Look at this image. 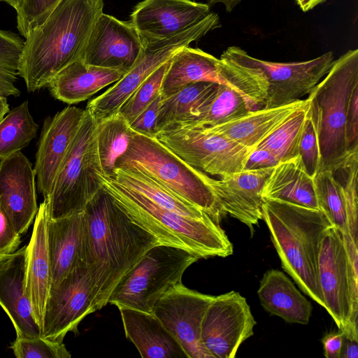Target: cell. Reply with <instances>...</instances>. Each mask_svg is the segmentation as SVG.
<instances>
[{
    "instance_id": "cell-25",
    "label": "cell",
    "mask_w": 358,
    "mask_h": 358,
    "mask_svg": "<svg viewBox=\"0 0 358 358\" xmlns=\"http://www.w3.org/2000/svg\"><path fill=\"white\" fill-rule=\"evenodd\" d=\"M124 333L143 358H188L176 338L152 313L118 307Z\"/></svg>"
},
{
    "instance_id": "cell-13",
    "label": "cell",
    "mask_w": 358,
    "mask_h": 358,
    "mask_svg": "<svg viewBox=\"0 0 358 358\" xmlns=\"http://www.w3.org/2000/svg\"><path fill=\"white\" fill-rule=\"evenodd\" d=\"M96 299L95 283L87 265L70 271L50 287L41 336L63 342L69 332L76 334L80 322L98 310Z\"/></svg>"
},
{
    "instance_id": "cell-5",
    "label": "cell",
    "mask_w": 358,
    "mask_h": 358,
    "mask_svg": "<svg viewBox=\"0 0 358 358\" xmlns=\"http://www.w3.org/2000/svg\"><path fill=\"white\" fill-rule=\"evenodd\" d=\"M137 170L194 205L220 224L226 215L209 175L192 167L155 137L135 133L115 169Z\"/></svg>"
},
{
    "instance_id": "cell-34",
    "label": "cell",
    "mask_w": 358,
    "mask_h": 358,
    "mask_svg": "<svg viewBox=\"0 0 358 358\" xmlns=\"http://www.w3.org/2000/svg\"><path fill=\"white\" fill-rule=\"evenodd\" d=\"M250 110H252L250 106L240 92L234 87L219 84L213 100L199 117L188 123L169 126L214 127L242 116Z\"/></svg>"
},
{
    "instance_id": "cell-31",
    "label": "cell",
    "mask_w": 358,
    "mask_h": 358,
    "mask_svg": "<svg viewBox=\"0 0 358 358\" xmlns=\"http://www.w3.org/2000/svg\"><path fill=\"white\" fill-rule=\"evenodd\" d=\"M111 178L120 185L142 194L157 206L180 215L194 219L209 217L194 205L137 170L117 168Z\"/></svg>"
},
{
    "instance_id": "cell-8",
    "label": "cell",
    "mask_w": 358,
    "mask_h": 358,
    "mask_svg": "<svg viewBox=\"0 0 358 358\" xmlns=\"http://www.w3.org/2000/svg\"><path fill=\"white\" fill-rule=\"evenodd\" d=\"M97 122L85 109L80 127L55 178L48 201L49 217L59 219L84 212L102 188L96 143Z\"/></svg>"
},
{
    "instance_id": "cell-12",
    "label": "cell",
    "mask_w": 358,
    "mask_h": 358,
    "mask_svg": "<svg viewBox=\"0 0 358 358\" xmlns=\"http://www.w3.org/2000/svg\"><path fill=\"white\" fill-rule=\"evenodd\" d=\"M318 279L324 308L338 329L358 331V277L351 269L343 236L334 227L321 240Z\"/></svg>"
},
{
    "instance_id": "cell-27",
    "label": "cell",
    "mask_w": 358,
    "mask_h": 358,
    "mask_svg": "<svg viewBox=\"0 0 358 358\" xmlns=\"http://www.w3.org/2000/svg\"><path fill=\"white\" fill-rule=\"evenodd\" d=\"M257 295L261 305L270 314L289 323L308 324L313 305L283 272L277 269L266 271Z\"/></svg>"
},
{
    "instance_id": "cell-22",
    "label": "cell",
    "mask_w": 358,
    "mask_h": 358,
    "mask_svg": "<svg viewBox=\"0 0 358 358\" xmlns=\"http://www.w3.org/2000/svg\"><path fill=\"white\" fill-rule=\"evenodd\" d=\"M52 285L70 271L87 264V224L84 212L48 222Z\"/></svg>"
},
{
    "instance_id": "cell-40",
    "label": "cell",
    "mask_w": 358,
    "mask_h": 358,
    "mask_svg": "<svg viewBox=\"0 0 358 358\" xmlns=\"http://www.w3.org/2000/svg\"><path fill=\"white\" fill-rule=\"evenodd\" d=\"M62 0H21L17 11V27L26 38L41 24Z\"/></svg>"
},
{
    "instance_id": "cell-48",
    "label": "cell",
    "mask_w": 358,
    "mask_h": 358,
    "mask_svg": "<svg viewBox=\"0 0 358 358\" xmlns=\"http://www.w3.org/2000/svg\"><path fill=\"white\" fill-rule=\"evenodd\" d=\"M327 0H295L297 5L303 12H307Z\"/></svg>"
},
{
    "instance_id": "cell-30",
    "label": "cell",
    "mask_w": 358,
    "mask_h": 358,
    "mask_svg": "<svg viewBox=\"0 0 358 358\" xmlns=\"http://www.w3.org/2000/svg\"><path fill=\"white\" fill-rule=\"evenodd\" d=\"M218 85L215 83L198 82L161 96L157 132L166 126L188 123L199 117L213 100Z\"/></svg>"
},
{
    "instance_id": "cell-14",
    "label": "cell",
    "mask_w": 358,
    "mask_h": 358,
    "mask_svg": "<svg viewBox=\"0 0 358 358\" xmlns=\"http://www.w3.org/2000/svg\"><path fill=\"white\" fill-rule=\"evenodd\" d=\"M246 299L230 291L214 296L201 326V340L213 358H234L256 325Z\"/></svg>"
},
{
    "instance_id": "cell-3",
    "label": "cell",
    "mask_w": 358,
    "mask_h": 358,
    "mask_svg": "<svg viewBox=\"0 0 358 358\" xmlns=\"http://www.w3.org/2000/svg\"><path fill=\"white\" fill-rule=\"evenodd\" d=\"M262 220L284 271L299 289L324 308L318 279V259L322 238L334 227L320 209L287 202L266 200Z\"/></svg>"
},
{
    "instance_id": "cell-38",
    "label": "cell",
    "mask_w": 358,
    "mask_h": 358,
    "mask_svg": "<svg viewBox=\"0 0 358 358\" xmlns=\"http://www.w3.org/2000/svg\"><path fill=\"white\" fill-rule=\"evenodd\" d=\"M171 59L155 70L120 108L118 113L129 124L131 123L160 94L162 81Z\"/></svg>"
},
{
    "instance_id": "cell-41",
    "label": "cell",
    "mask_w": 358,
    "mask_h": 358,
    "mask_svg": "<svg viewBox=\"0 0 358 358\" xmlns=\"http://www.w3.org/2000/svg\"><path fill=\"white\" fill-rule=\"evenodd\" d=\"M299 158L304 171L314 178L320 168L318 141L309 111L299 145Z\"/></svg>"
},
{
    "instance_id": "cell-45",
    "label": "cell",
    "mask_w": 358,
    "mask_h": 358,
    "mask_svg": "<svg viewBox=\"0 0 358 358\" xmlns=\"http://www.w3.org/2000/svg\"><path fill=\"white\" fill-rule=\"evenodd\" d=\"M280 163L278 158L268 149L256 147L249 154L243 170L273 168Z\"/></svg>"
},
{
    "instance_id": "cell-9",
    "label": "cell",
    "mask_w": 358,
    "mask_h": 358,
    "mask_svg": "<svg viewBox=\"0 0 358 358\" xmlns=\"http://www.w3.org/2000/svg\"><path fill=\"white\" fill-rule=\"evenodd\" d=\"M199 259L182 248L155 245L117 284L108 303L152 313L156 301L181 282L185 270Z\"/></svg>"
},
{
    "instance_id": "cell-1",
    "label": "cell",
    "mask_w": 358,
    "mask_h": 358,
    "mask_svg": "<svg viewBox=\"0 0 358 358\" xmlns=\"http://www.w3.org/2000/svg\"><path fill=\"white\" fill-rule=\"evenodd\" d=\"M87 224V265L94 278L96 306L108 303L120 280L152 247L160 244L135 223L102 187L84 210Z\"/></svg>"
},
{
    "instance_id": "cell-15",
    "label": "cell",
    "mask_w": 358,
    "mask_h": 358,
    "mask_svg": "<svg viewBox=\"0 0 358 358\" xmlns=\"http://www.w3.org/2000/svg\"><path fill=\"white\" fill-rule=\"evenodd\" d=\"M214 296L185 287L182 281L155 303L152 313L176 338L188 358H213L201 340V326Z\"/></svg>"
},
{
    "instance_id": "cell-6",
    "label": "cell",
    "mask_w": 358,
    "mask_h": 358,
    "mask_svg": "<svg viewBox=\"0 0 358 358\" xmlns=\"http://www.w3.org/2000/svg\"><path fill=\"white\" fill-rule=\"evenodd\" d=\"M358 85V50H350L336 60L308 94V111L321 157L320 168L330 169L348 152L345 124L348 104Z\"/></svg>"
},
{
    "instance_id": "cell-21",
    "label": "cell",
    "mask_w": 358,
    "mask_h": 358,
    "mask_svg": "<svg viewBox=\"0 0 358 358\" xmlns=\"http://www.w3.org/2000/svg\"><path fill=\"white\" fill-rule=\"evenodd\" d=\"M49 210L46 199L38 207L29 243L26 245L25 292L41 331L45 306L52 285L51 265L48 242Z\"/></svg>"
},
{
    "instance_id": "cell-50",
    "label": "cell",
    "mask_w": 358,
    "mask_h": 358,
    "mask_svg": "<svg viewBox=\"0 0 358 358\" xmlns=\"http://www.w3.org/2000/svg\"><path fill=\"white\" fill-rule=\"evenodd\" d=\"M9 111L7 98H0V120Z\"/></svg>"
},
{
    "instance_id": "cell-4",
    "label": "cell",
    "mask_w": 358,
    "mask_h": 358,
    "mask_svg": "<svg viewBox=\"0 0 358 358\" xmlns=\"http://www.w3.org/2000/svg\"><path fill=\"white\" fill-rule=\"evenodd\" d=\"M102 187L135 223L154 235L160 244L182 248L200 258L226 257L233 245L210 217L194 219L162 208L142 194L100 174Z\"/></svg>"
},
{
    "instance_id": "cell-33",
    "label": "cell",
    "mask_w": 358,
    "mask_h": 358,
    "mask_svg": "<svg viewBox=\"0 0 358 358\" xmlns=\"http://www.w3.org/2000/svg\"><path fill=\"white\" fill-rule=\"evenodd\" d=\"M38 128L27 101L9 110L0 120V159L28 146Z\"/></svg>"
},
{
    "instance_id": "cell-19",
    "label": "cell",
    "mask_w": 358,
    "mask_h": 358,
    "mask_svg": "<svg viewBox=\"0 0 358 358\" xmlns=\"http://www.w3.org/2000/svg\"><path fill=\"white\" fill-rule=\"evenodd\" d=\"M35 178L31 163L21 151L0 159V204L21 235L38 210Z\"/></svg>"
},
{
    "instance_id": "cell-18",
    "label": "cell",
    "mask_w": 358,
    "mask_h": 358,
    "mask_svg": "<svg viewBox=\"0 0 358 358\" xmlns=\"http://www.w3.org/2000/svg\"><path fill=\"white\" fill-rule=\"evenodd\" d=\"M210 13V6L191 0H143L131 14L143 41L169 38L191 28Z\"/></svg>"
},
{
    "instance_id": "cell-29",
    "label": "cell",
    "mask_w": 358,
    "mask_h": 358,
    "mask_svg": "<svg viewBox=\"0 0 358 358\" xmlns=\"http://www.w3.org/2000/svg\"><path fill=\"white\" fill-rule=\"evenodd\" d=\"M262 197L264 201H278L320 209L314 178L304 171L299 157L280 162L273 167L265 182Z\"/></svg>"
},
{
    "instance_id": "cell-42",
    "label": "cell",
    "mask_w": 358,
    "mask_h": 358,
    "mask_svg": "<svg viewBox=\"0 0 358 358\" xmlns=\"http://www.w3.org/2000/svg\"><path fill=\"white\" fill-rule=\"evenodd\" d=\"M21 236L0 204V256L14 254L21 243Z\"/></svg>"
},
{
    "instance_id": "cell-47",
    "label": "cell",
    "mask_w": 358,
    "mask_h": 358,
    "mask_svg": "<svg viewBox=\"0 0 358 358\" xmlns=\"http://www.w3.org/2000/svg\"><path fill=\"white\" fill-rule=\"evenodd\" d=\"M358 357V331H343L341 358Z\"/></svg>"
},
{
    "instance_id": "cell-24",
    "label": "cell",
    "mask_w": 358,
    "mask_h": 358,
    "mask_svg": "<svg viewBox=\"0 0 358 358\" xmlns=\"http://www.w3.org/2000/svg\"><path fill=\"white\" fill-rule=\"evenodd\" d=\"M230 71V64L227 62L199 48L184 47L171 59L162 81L161 96H166L183 86L198 82L231 87L229 82Z\"/></svg>"
},
{
    "instance_id": "cell-51",
    "label": "cell",
    "mask_w": 358,
    "mask_h": 358,
    "mask_svg": "<svg viewBox=\"0 0 358 358\" xmlns=\"http://www.w3.org/2000/svg\"><path fill=\"white\" fill-rule=\"evenodd\" d=\"M20 1L21 0H0V1L5 2L8 5L11 6L13 8L15 9V10H17Z\"/></svg>"
},
{
    "instance_id": "cell-35",
    "label": "cell",
    "mask_w": 358,
    "mask_h": 358,
    "mask_svg": "<svg viewBox=\"0 0 358 358\" xmlns=\"http://www.w3.org/2000/svg\"><path fill=\"white\" fill-rule=\"evenodd\" d=\"M314 182L320 210L341 232L343 238H351L347 227L345 198L340 183L328 169H320L314 177Z\"/></svg>"
},
{
    "instance_id": "cell-49",
    "label": "cell",
    "mask_w": 358,
    "mask_h": 358,
    "mask_svg": "<svg viewBox=\"0 0 358 358\" xmlns=\"http://www.w3.org/2000/svg\"><path fill=\"white\" fill-rule=\"evenodd\" d=\"M209 6L214 5L217 3H222L224 5L225 9L227 12L231 10L242 1V0H207Z\"/></svg>"
},
{
    "instance_id": "cell-32",
    "label": "cell",
    "mask_w": 358,
    "mask_h": 358,
    "mask_svg": "<svg viewBox=\"0 0 358 358\" xmlns=\"http://www.w3.org/2000/svg\"><path fill=\"white\" fill-rule=\"evenodd\" d=\"M133 134L129 124L119 113L97 123V150L103 175H113L115 162L127 150Z\"/></svg>"
},
{
    "instance_id": "cell-10",
    "label": "cell",
    "mask_w": 358,
    "mask_h": 358,
    "mask_svg": "<svg viewBox=\"0 0 358 358\" xmlns=\"http://www.w3.org/2000/svg\"><path fill=\"white\" fill-rule=\"evenodd\" d=\"M220 27L218 15L210 12L198 24L178 34L154 41L142 40L143 48L135 64L113 86L92 99L86 110L97 123L117 114L128 98L155 70L178 50Z\"/></svg>"
},
{
    "instance_id": "cell-36",
    "label": "cell",
    "mask_w": 358,
    "mask_h": 358,
    "mask_svg": "<svg viewBox=\"0 0 358 358\" xmlns=\"http://www.w3.org/2000/svg\"><path fill=\"white\" fill-rule=\"evenodd\" d=\"M308 115L306 106L292 114L257 147L270 150L280 162L299 157V145Z\"/></svg>"
},
{
    "instance_id": "cell-43",
    "label": "cell",
    "mask_w": 358,
    "mask_h": 358,
    "mask_svg": "<svg viewBox=\"0 0 358 358\" xmlns=\"http://www.w3.org/2000/svg\"><path fill=\"white\" fill-rule=\"evenodd\" d=\"M161 94L129 124L135 133L155 137L157 133V122L159 110Z\"/></svg>"
},
{
    "instance_id": "cell-20",
    "label": "cell",
    "mask_w": 358,
    "mask_h": 358,
    "mask_svg": "<svg viewBox=\"0 0 358 358\" xmlns=\"http://www.w3.org/2000/svg\"><path fill=\"white\" fill-rule=\"evenodd\" d=\"M273 168L243 170L227 178L211 179V186L225 213L252 231L262 220L265 182Z\"/></svg>"
},
{
    "instance_id": "cell-52",
    "label": "cell",
    "mask_w": 358,
    "mask_h": 358,
    "mask_svg": "<svg viewBox=\"0 0 358 358\" xmlns=\"http://www.w3.org/2000/svg\"><path fill=\"white\" fill-rule=\"evenodd\" d=\"M13 255L9 256H0V268H1L8 262Z\"/></svg>"
},
{
    "instance_id": "cell-28",
    "label": "cell",
    "mask_w": 358,
    "mask_h": 358,
    "mask_svg": "<svg viewBox=\"0 0 358 358\" xmlns=\"http://www.w3.org/2000/svg\"><path fill=\"white\" fill-rule=\"evenodd\" d=\"M307 103L308 100L305 99L281 106L252 110L231 121L206 128L253 150L292 114Z\"/></svg>"
},
{
    "instance_id": "cell-37",
    "label": "cell",
    "mask_w": 358,
    "mask_h": 358,
    "mask_svg": "<svg viewBox=\"0 0 358 358\" xmlns=\"http://www.w3.org/2000/svg\"><path fill=\"white\" fill-rule=\"evenodd\" d=\"M328 169L331 171L342 187L348 233L353 242L358 244V148L350 150L341 162Z\"/></svg>"
},
{
    "instance_id": "cell-17",
    "label": "cell",
    "mask_w": 358,
    "mask_h": 358,
    "mask_svg": "<svg viewBox=\"0 0 358 358\" xmlns=\"http://www.w3.org/2000/svg\"><path fill=\"white\" fill-rule=\"evenodd\" d=\"M85 112L77 107L67 106L43 122L34 170L38 190L44 199L52 192Z\"/></svg>"
},
{
    "instance_id": "cell-23",
    "label": "cell",
    "mask_w": 358,
    "mask_h": 358,
    "mask_svg": "<svg viewBox=\"0 0 358 358\" xmlns=\"http://www.w3.org/2000/svg\"><path fill=\"white\" fill-rule=\"evenodd\" d=\"M26 259L24 246L0 268V306L12 322L16 336L37 337L41 336V331L24 288Z\"/></svg>"
},
{
    "instance_id": "cell-46",
    "label": "cell",
    "mask_w": 358,
    "mask_h": 358,
    "mask_svg": "<svg viewBox=\"0 0 358 358\" xmlns=\"http://www.w3.org/2000/svg\"><path fill=\"white\" fill-rule=\"evenodd\" d=\"M343 341V331L341 329L324 335L322 339L324 357L327 358H341Z\"/></svg>"
},
{
    "instance_id": "cell-16",
    "label": "cell",
    "mask_w": 358,
    "mask_h": 358,
    "mask_svg": "<svg viewBox=\"0 0 358 358\" xmlns=\"http://www.w3.org/2000/svg\"><path fill=\"white\" fill-rule=\"evenodd\" d=\"M143 48L142 38L131 22L103 13L93 27L81 59L90 65L127 72Z\"/></svg>"
},
{
    "instance_id": "cell-2",
    "label": "cell",
    "mask_w": 358,
    "mask_h": 358,
    "mask_svg": "<svg viewBox=\"0 0 358 358\" xmlns=\"http://www.w3.org/2000/svg\"><path fill=\"white\" fill-rule=\"evenodd\" d=\"M103 0H62L25 38L18 65L28 92L46 87L64 67L82 57Z\"/></svg>"
},
{
    "instance_id": "cell-11",
    "label": "cell",
    "mask_w": 358,
    "mask_h": 358,
    "mask_svg": "<svg viewBox=\"0 0 358 358\" xmlns=\"http://www.w3.org/2000/svg\"><path fill=\"white\" fill-rule=\"evenodd\" d=\"M155 137L192 167L220 178L243 171L252 150L206 127L168 126Z\"/></svg>"
},
{
    "instance_id": "cell-44",
    "label": "cell",
    "mask_w": 358,
    "mask_h": 358,
    "mask_svg": "<svg viewBox=\"0 0 358 358\" xmlns=\"http://www.w3.org/2000/svg\"><path fill=\"white\" fill-rule=\"evenodd\" d=\"M345 136L348 150L358 148V85L354 88L349 101Z\"/></svg>"
},
{
    "instance_id": "cell-26",
    "label": "cell",
    "mask_w": 358,
    "mask_h": 358,
    "mask_svg": "<svg viewBox=\"0 0 358 358\" xmlns=\"http://www.w3.org/2000/svg\"><path fill=\"white\" fill-rule=\"evenodd\" d=\"M127 72L90 65L81 58L61 70L48 84L52 96L62 102L83 101L119 80Z\"/></svg>"
},
{
    "instance_id": "cell-7",
    "label": "cell",
    "mask_w": 358,
    "mask_h": 358,
    "mask_svg": "<svg viewBox=\"0 0 358 358\" xmlns=\"http://www.w3.org/2000/svg\"><path fill=\"white\" fill-rule=\"evenodd\" d=\"M220 59L244 70L250 77L258 109L289 104L308 95L331 67L329 51L304 62H273L249 55L236 46L229 47Z\"/></svg>"
},
{
    "instance_id": "cell-39",
    "label": "cell",
    "mask_w": 358,
    "mask_h": 358,
    "mask_svg": "<svg viewBox=\"0 0 358 358\" xmlns=\"http://www.w3.org/2000/svg\"><path fill=\"white\" fill-rule=\"evenodd\" d=\"M10 348L17 358H70L71 353L63 342L55 341L42 336L18 337Z\"/></svg>"
}]
</instances>
